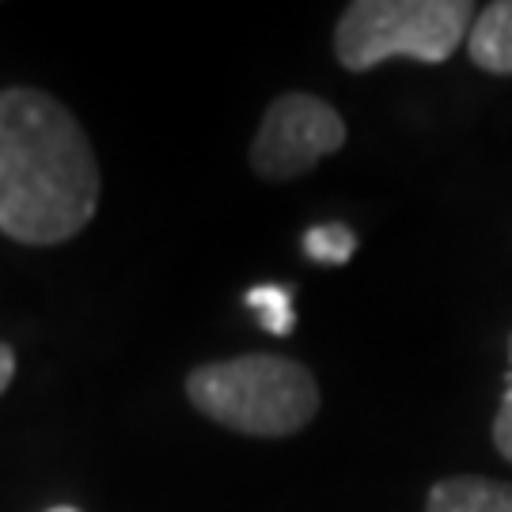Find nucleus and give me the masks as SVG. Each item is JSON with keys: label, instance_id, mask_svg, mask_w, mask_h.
<instances>
[{"label": "nucleus", "instance_id": "9", "mask_svg": "<svg viewBox=\"0 0 512 512\" xmlns=\"http://www.w3.org/2000/svg\"><path fill=\"white\" fill-rule=\"evenodd\" d=\"M494 444H497V452L512 463V387L505 391L501 410H497V418H494Z\"/></svg>", "mask_w": 512, "mask_h": 512}, {"label": "nucleus", "instance_id": "7", "mask_svg": "<svg viewBox=\"0 0 512 512\" xmlns=\"http://www.w3.org/2000/svg\"><path fill=\"white\" fill-rule=\"evenodd\" d=\"M247 308L258 311V323L270 330V334H277V338L293 334L296 308H293V293H289V289H281V285H255V289L247 293Z\"/></svg>", "mask_w": 512, "mask_h": 512}, {"label": "nucleus", "instance_id": "2", "mask_svg": "<svg viewBox=\"0 0 512 512\" xmlns=\"http://www.w3.org/2000/svg\"><path fill=\"white\" fill-rule=\"evenodd\" d=\"M186 395L205 418L243 437H293L319 410L315 376L277 353H247L186 376Z\"/></svg>", "mask_w": 512, "mask_h": 512}, {"label": "nucleus", "instance_id": "8", "mask_svg": "<svg viewBox=\"0 0 512 512\" xmlns=\"http://www.w3.org/2000/svg\"><path fill=\"white\" fill-rule=\"evenodd\" d=\"M304 251L311 262H323V266H346L353 251H357V236L349 232L346 224H315L304 236Z\"/></svg>", "mask_w": 512, "mask_h": 512}, {"label": "nucleus", "instance_id": "5", "mask_svg": "<svg viewBox=\"0 0 512 512\" xmlns=\"http://www.w3.org/2000/svg\"><path fill=\"white\" fill-rule=\"evenodd\" d=\"M425 512H512V486L478 475L440 478L429 490Z\"/></svg>", "mask_w": 512, "mask_h": 512}, {"label": "nucleus", "instance_id": "10", "mask_svg": "<svg viewBox=\"0 0 512 512\" xmlns=\"http://www.w3.org/2000/svg\"><path fill=\"white\" fill-rule=\"evenodd\" d=\"M12 376H16V353H12V346H4V342H0V395L8 391Z\"/></svg>", "mask_w": 512, "mask_h": 512}, {"label": "nucleus", "instance_id": "4", "mask_svg": "<svg viewBox=\"0 0 512 512\" xmlns=\"http://www.w3.org/2000/svg\"><path fill=\"white\" fill-rule=\"evenodd\" d=\"M346 145V122L342 114L315 99L293 92L270 103L262 126L251 145V167L270 183H285L296 175H308L323 156Z\"/></svg>", "mask_w": 512, "mask_h": 512}, {"label": "nucleus", "instance_id": "6", "mask_svg": "<svg viewBox=\"0 0 512 512\" xmlns=\"http://www.w3.org/2000/svg\"><path fill=\"white\" fill-rule=\"evenodd\" d=\"M467 54L486 73L512 76V0H497L478 12L467 35Z\"/></svg>", "mask_w": 512, "mask_h": 512}, {"label": "nucleus", "instance_id": "3", "mask_svg": "<svg viewBox=\"0 0 512 512\" xmlns=\"http://www.w3.org/2000/svg\"><path fill=\"white\" fill-rule=\"evenodd\" d=\"M467 0H353L334 31V54L349 73H368L387 57L440 65L471 35Z\"/></svg>", "mask_w": 512, "mask_h": 512}, {"label": "nucleus", "instance_id": "11", "mask_svg": "<svg viewBox=\"0 0 512 512\" xmlns=\"http://www.w3.org/2000/svg\"><path fill=\"white\" fill-rule=\"evenodd\" d=\"M46 512H80V509H73V505H54V509H46Z\"/></svg>", "mask_w": 512, "mask_h": 512}, {"label": "nucleus", "instance_id": "1", "mask_svg": "<svg viewBox=\"0 0 512 512\" xmlns=\"http://www.w3.org/2000/svg\"><path fill=\"white\" fill-rule=\"evenodd\" d=\"M99 209V164L69 107L35 88L0 92V232L27 247L73 239Z\"/></svg>", "mask_w": 512, "mask_h": 512}]
</instances>
